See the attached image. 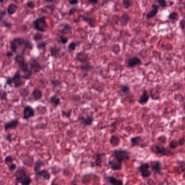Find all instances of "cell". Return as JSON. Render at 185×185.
I'll list each match as a JSON object with an SVG mask.
<instances>
[{"label":"cell","instance_id":"e0dca14e","mask_svg":"<svg viewBox=\"0 0 185 185\" xmlns=\"http://www.w3.org/2000/svg\"><path fill=\"white\" fill-rule=\"evenodd\" d=\"M159 9L160 5H159L155 3L153 4L152 5V9L150 10L146 15V19L147 20H149L155 17L158 14Z\"/></svg>","mask_w":185,"mask_h":185},{"label":"cell","instance_id":"7c38bea8","mask_svg":"<svg viewBox=\"0 0 185 185\" xmlns=\"http://www.w3.org/2000/svg\"><path fill=\"white\" fill-rule=\"evenodd\" d=\"M78 120L83 125L84 127L90 126L92 124L94 121V118L92 115H89L86 117L83 116H79L78 118Z\"/></svg>","mask_w":185,"mask_h":185},{"label":"cell","instance_id":"2e32d148","mask_svg":"<svg viewBox=\"0 0 185 185\" xmlns=\"http://www.w3.org/2000/svg\"><path fill=\"white\" fill-rule=\"evenodd\" d=\"M108 165L109 166L110 168L113 170H119L122 169V164L118 162L116 160L111 159H110L108 161Z\"/></svg>","mask_w":185,"mask_h":185},{"label":"cell","instance_id":"d6986e66","mask_svg":"<svg viewBox=\"0 0 185 185\" xmlns=\"http://www.w3.org/2000/svg\"><path fill=\"white\" fill-rule=\"evenodd\" d=\"M105 155L104 153H97L93 155V158L95 159V161L92 165H91L92 167H99L100 166L103 161V157Z\"/></svg>","mask_w":185,"mask_h":185},{"label":"cell","instance_id":"f35d334b","mask_svg":"<svg viewBox=\"0 0 185 185\" xmlns=\"http://www.w3.org/2000/svg\"><path fill=\"white\" fill-rule=\"evenodd\" d=\"M122 4L123 5L124 8L126 9H128L130 7H131L132 4H133V2L131 1H129V0H124L122 1Z\"/></svg>","mask_w":185,"mask_h":185},{"label":"cell","instance_id":"3957f363","mask_svg":"<svg viewBox=\"0 0 185 185\" xmlns=\"http://www.w3.org/2000/svg\"><path fill=\"white\" fill-rule=\"evenodd\" d=\"M16 185H30L32 182L31 177L28 175L27 170L24 167H20L16 171L15 174Z\"/></svg>","mask_w":185,"mask_h":185},{"label":"cell","instance_id":"4dcf8cb0","mask_svg":"<svg viewBox=\"0 0 185 185\" xmlns=\"http://www.w3.org/2000/svg\"><path fill=\"white\" fill-rule=\"evenodd\" d=\"M60 33L62 34H71L72 33V28L69 24L66 23L62 27Z\"/></svg>","mask_w":185,"mask_h":185},{"label":"cell","instance_id":"f1b7e54d","mask_svg":"<svg viewBox=\"0 0 185 185\" xmlns=\"http://www.w3.org/2000/svg\"><path fill=\"white\" fill-rule=\"evenodd\" d=\"M130 20V17L129 16L128 14L127 13H123L119 19V21L122 26H126L128 25Z\"/></svg>","mask_w":185,"mask_h":185},{"label":"cell","instance_id":"74e56055","mask_svg":"<svg viewBox=\"0 0 185 185\" xmlns=\"http://www.w3.org/2000/svg\"><path fill=\"white\" fill-rule=\"evenodd\" d=\"M19 93L22 97H26L29 95V91L27 88H23L19 91Z\"/></svg>","mask_w":185,"mask_h":185},{"label":"cell","instance_id":"5b68a950","mask_svg":"<svg viewBox=\"0 0 185 185\" xmlns=\"http://www.w3.org/2000/svg\"><path fill=\"white\" fill-rule=\"evenodd\" d=\"M33 28L40 32H46L48 26L46 22V17L45 16H40L33 22Z\"/></svg>","mask_w":185,"mask_h":185},{"label":"cell","instance_id":"cb8c5ba5","mask_svg":"<svg viewBox=\"0 0 185 185\" xmlns=\"http://www.w3.org/2000/svg\"><path fill=\"white\" fill-rule=\"evenodd\" d=\"M50 54H51L52 57L57 58V57L59 56V55H60V53L61 52V48L57 45H54V46H52L50 47Z\"/></svg>","mask_w":185,"mask_h":185},{"label":"cell","instance_id":"9f6ffc18","mask_svg":"<svg viewBox=\"0 0 185 185\" xmlns=\"http://www.w3.org/2000/svg\"><path fill=\"white\" fill-rule=\"evenodd\" d=\"M1 16H0V20L1 21L3 20V18L6 15V11L5 9H1Z\"/></svg>","mask_w":185,"mask_h":185},{"label":"cell","instance_id":"7bdbcfd3","mask_svg":"<svg viewBox=\"0 0 185 185\" xmlns=\"http://www.w3.org/2000/svg\"><path fill=\"white\" fill-rule=\"evenodd\" d=\"M72 109H70V110H68L67 111H65L64 110H62V117H64L66 118H69L72 114Z\"/></svg>","mask_w":185,"mask_h":185},{"label":"cell","instance_id":"f5cc1de1","mask_svg":"<svg viewBox=\"0 0 185 185\" xmlns=\"http://www.w3.org/2000/svg\"><path fill=\"white\" fill-rule=\"evenodd\" d=\"M77 11V7H73L72 8H71L70 10L68 11V14L69 16H71L73 15L76 11Z\"/></svg>","mask_w":185,"mask_h":185},{"label":"cell","instance_id":"9a60e30c","mask_svg":"<svg viewBox=\"0 0 185 185\" xmlns=\"http://www.w3.org/2000/svg\"><path fill=\"white\" fill-rule=\"evenodd\" d=\"M185 143V137H181L178 140L173 139L169 143V147L172 149H175L179 146H182Z\"/></svg>","mask_w":185,"mask_h":185},{"label":"cell","instance_id":"603a6c76","mask_svg":"<svg viewBox=\"0 0 185 185\" xmlns=\"http://www.w3.org/2000/svg\"><path fill=\"white\" fill-rule=\"evenodd\" d=\"M49 102L51 103L54 108H57L61 104V101L60 98L57 95L54 94L50 98Z\"/></svg>","mask_w":185,"mask_h":185},{"label":"cell","instance_id":"816d5d0a","mask_svg":"<svg viewBox=\"0 0 185 185\" xmlns=\"http://www.w3.org/2000/svg\"><path fill=\"white\" fill-rule=\"evenodd\" d=\"M5 84L7 85L10 86H12V85L13 84V80H12L11 77H8L7 78L6 81H5Z\"/></svg>","mask_w":185,"mask_h":185},{"label":"cell","instance_id":"be15d7a7","mask_svg":"<svg viewBox=\"0 0 185 185\" xmlns=\"http://www.w3.org/2000/svg\"><path fill=\"white\" fill-rule=\"evenodd\" d=\"M183 109H184V110L185 111V102L183 104Z\"/></svg>","mask_w":185,"mask_h":185},{"label":"cell","instance_id":"7402d4cb","mask_svg":"<svg viewBox=\"0 0 185 185\" xmlns=\"http://www.w3.org/2000/svg\"><path fill=\"white\" fill-rule=\"evenodd\" d=\"M143 142L141 136H136L130 139V146L131 147H135L141 145Z\"/></svg>","mask_w":185,"mask_h":185},{"label":"cell","instance_id":"d4e9b609","mask_svg":"<svg viewBox=\"0 0 185 185\" xmlns=\"http://www.w3.org/2000/svg\"><path fill=\"white\" fill-rule=\"evenodd\" d=\"M107 179L111 185H123V182L122 180L117 179L113 176H109Z\"/></svg>","mask_w":185,"mask_h":185},{"label":"cell","instance_id":"5bb4252c","mask_svg":"<svg viewBox=\"0 0 185 185\" xmlns=\"http://www.w3.org/2000/svg\"><path fill=\"white\" fill-rule=\"evenodd\" d=\"M150 167L155 174H160L162 171V164L159 161H153L150 162Z\"/></svg>","mask_w":185,"mask_h":185},{"label":"cell","instance_id":"d6a6232c","mask_svg":"<svg viewBox=\"0 0 185 185\" xmlns=\"http://www.w3.org/2000/svg\"><path fill=\"white\" fill-rule=\"evenodd\" d=\"M44 165V162L42 160L40 159L36 160L34 166V171L35 172V174L40 170L41 167L43 166Z\"/></svg>","mask_w":185,"mask_h":185},{"label":"cell","instance_id":"680465c9","mask_svg":"<svg viewBox=\"0 0 185 185\" xmlns=\"http://www.w3.org/2000/svg\"><path fill=\"white\" fill-rule=\"evenodd\" d=\"M68 3L70 5H74L79 3V1H68Z\"/></svg>","mask_w":185,"mask_h":185},{"label":"cell","instance_id":"30bf717a","mask_svg":"<svg viewBox=\"0 0 185 185\" xmlns=\"http://www.w3.org/2000/svg\"><path fill=\"white\" fill-rule=\"evenodd\" d=\"M34 116H35L34 109L30 105L25 106L23 109L22 118L25 120H28L29 119L34 117Z\"/></svg>","mask_w":185,"mask_h":185},{"label":"cell","instance_id":"ac0fdd59","mask_svg":"<svg viewBox=\"0 0 185 185\" xmlns=\"http://www.w3.org/2000/svg\"><path fill=\"white\" fill-rule=\"evenodd\" d=\"M142 64L141 60L137 57H132L129 59L127 62L128 67L129 68H133Z\"/></svg>","mask_w":185,"mask_h":185},{"label":"cell","instance_id":"8d00e7d4","mask_svg":"<svg viewBox=\"0 0 185 185\" xmlns=\"http://www.w3.org/2000/svg\"><path fill=\"white\" fill-rule=\"evenodd\" d=\"M47 44H48V41H40L36 44V48L39 50H44L46 48Z\"/></svg>","mask_w":185,"mask_h":185},{"label":"cell","instance_id":"f546056e","mask_svg":"<svg viewBox=\"0 0 185 185\" xmlns=\"http://www.w3.org/2000/svg\"><path fill=\"white\" fill-rule=\"evenodd\" d=\"M79 68L82 70V71H84L85 72H88L91 70H92L93 67L92 65L91 64L90 62H88L87 63L85 64H81L79 66Z\"/></svg>","mask_w":185,"mask_h":185},{"label":"cell","instance_id":"4fadbf2b","mask_svg":"<svg viewBox=\"0 0 185 185\" xmlns=\"http://www.w3.org/2000/svg\"><path fill=\"white\" fill-rule=\"evenodd\" d=\"M20 123V122L19 119H11L5 123L4 128L5 129V131H7L8 130L15 129L19 126Z\"/></svg>","mask_w":185,"mask_h":185},{"label":"cell","instance_id":"7dc6e473","mask_svg":"<svg viewBox=\"0 0 185 185\" xmlns=\"http://www.w3.org/2000/svg\"><path fill=\"white\" fill-rule=\"evenodd\" d=\"M177 167L181 172H185V161H179Z\"/></svg>","mask_w":185,"mask_h":185},{"label":"cell","instance_id":"91938a15","mask_svg":"<svg viewBox=\"0 0 185 185\" xmlns=\"http://www.w3.org/2000/svg\"><path fill=\"white\" fill-rule=\"evenodd\" d=\"M14 55V53L12 51H7L6 53V56L8 58L13 57Z\"/></svg>","mask_w":185,"mask_h":185},{"label":"cell","instance_id":"e575fe53","mask_svg":"<svg viewBox=\"0 0 185 185\" xmlns=\"http://www.w3.org/2000/svg\"><path fill=\"white\" fill-rule=\"evenodd\" d=\"M130 86H129L128 84H122L121 85V86H120L121 92L123 93V94H125V95L128 94L130 92Z\"/></svg>","mask_w":185,"mask_h":185},{"label":"cell","instance_id":"6f0895ef","mask_svg":"<svg viewBox=\"0 0 185 185\" xmlns=\"http://www.w3.org/2000/svg\"><path fill=\"white\" fill-rule=\"evenodd\" d=\"M158 139L159 141L160 142H164V143H165L166 142L167 138H166V136H159V137Z\"/></svg>","mask_w":185,"mask_h":185},{"label":"cell","instance_id":"7a4b0ae2","mask_svg":"<svg viewBox=\"0 0 185 185\" xmlns=\"http://www.w3.org/2000/svg\"><path fill=\"white\" fill-rule=\"evenodd\" d=\"M21 47L25 50H26L27 49L32 50L34 45L31 41L20 37L14 38L11 41H10V50L11 51L13 52L14 53L17 54L18 51L20 50V47Z\"/></svg>","mask_w":185,"mask_h":185},{"label":"cell","instance_id":"e7e4bbea","mask_svg":"<svg viewBox=\"0 0 185 185\" xmlns=\"http://www.w3.org/2000/svg\"><path fill=\"white\" fill-rule=\"evenodd\" d=\"M51 185H58L57 184H55L54 182H52L51 183Z\"/></svg>","mask_w":185,"mask_h":185},{"label":"cell","instance_id":"b9f144b4","mask_svg":"<svg viewBox=\"0 0 185 185\" xmlns=\"http://www.w3.org/2000/svg\"><path fill=\"white\" fill-rule=\"evenodd\" d=\"M1 26L5 27V28H9V29L11 28V27H12V23L7 21L2 20V21H1Z\"/></svg>","mask_w":185,"mask_h":185},{"label":"cell","instance_id":"ba28073f","mask_svg":"<svg viewBox=\"0 0 185 185\" xmlns=\"http://www.w3.org/2000/svg\"><path fill=\"white\" fill-rule=\"evenodd\" d=\"M29 67L31 71L33 73H37L40 72L42 70V66H41L40 63L38 61V60L35 58H31L30 60L28 62Z\"/></svg>","mask_w":185,"mask_h":185},{"label":"cell","instance_id":"681fc988","mask_svg":"<svg viewBox=\"0 0 185 185\" xmlns=\"http://www.w3.org/2000/svg\"><path fill=\"white\" fill-rule=\"evenodd\" d=\"M59 40H60V41L63 45L66 44L68 42V39L67 37L64 36H59Z\"/></svg>","mask_w":185,"mask_h":185},{"label":"cell","instance_id":"ab89813d","mask_svg":"<svg viewBox=\"0 0 185 185\" xmlns=\"http://www.w3.org/2000/svg\"><path fill=\"white\" fill-rule=\"evenodd\" d=\"M50 82L54 88L60 86L62 84V82L58 79H50Z\"/></svg>","mask_w":185,"mask_h":185},{"label":"cell","instance_id":"bcb514c9","mask_svg":"<svg viewBox=\"0 0 185 185\" xmlns=\"http://www.w3.org/2000/svg\"><path fill=\"white\" fill-rule=\"evenodd\" d=\"M13 160L14 159L13 157L10 155H9V156H7L5 159V162L6 165H10L11 164H12V162H13Z\"/></svg>","mask_w":185,"mask_h":185},{"label":"cell","instance_id":"6da1fadb","mask_svg":"<svg viewBox=\"0 0 185 185\" xmlns=\"http://www.w3.org/2000/svg\"><path fill=\"white\" fill-rule=\"evenodd\" d=\"M14 60L16 63L18 64L21 72L23 73V74H22V78L26 80L31 79L33 73L30 69L29 63L25 61V54H16Z\"/></svg>","mask_w":185,"mask_h":185},{"label":"cell","instance_id":"ffe728a7","mask_svg":"<svg viewBox=\"0 0 185 185\" xmlns=\"http://www.w3.org/2000/svg\"><path fill=\"white\" fill-rule=\"evenodd\" d=\"M150 96L147 90H144L142 94L141 95L139 98V103L141 105H145L149 102Z\"/></svg>","mask_w":185,"mask_h":185},{"label":"cell","instance_id":"03108f58","mask_svg":"<svg viewBox=\"0 0 185 185\" xmlns=\"http://www.w3.org/2000/svg\"><path fill=\"white\" fill-rule=\"evenodd\" d=\"M184 79H185V78H184Z\"/></svg>","mask_w":185,"mask_h":185},{"label":"cell","instance_id":"44dd1931","mask_svg":"<svg viewBox=\"0 0 185 185\" xmlns=\"http://www.w3.org/2000/svg\"><path fill=\"white\" fill-rule=\"evenodd\" d=\"M32 96H33L34 101H38L41 100L43 97V92L40 89L35 88L32 92Z\"/></svg>","mask_w":185,"mask_h":185},{"label":"cell","instance_id":"8fae6325","mask_svg":"<svg viewBox=\"0 0 185 185\" xmlns=\"http://www.w3.org/2000/svg\"><path fill=\"white\" fill-rule=\"evenodd\" d=\"M89 58L88 53L85 51H80L77 53L76 55L74 60L80 62L81 64H85L89 62Z\"/></svg>","mask_w":185,"mask_h":185},{"label":"cell","instance_id":"db71d44e","mask_svg":"<svg viewBox=\"0 0 185 185\" xmlns=\"http://www.w3.org/2000/svg\"><path fill=\"white\" fill-rule=\"evenodd\" d=\"M17 168V166L15 164H11L10 165H8V168L9 170H10V171H13L14 170H15Z\"/></svg>","mask_w":185,"mask_h":185},{"label":"cell","instance_id":"60d3db41","mask_svg":"<svg viewBox=\"0 0 185 185\" xmlns=\"http://www.w3.org/2000/svg\"><path fill=\"white\" fill-rule=\"evenodd\" d=\"M34 40L35 41H41L44 39V36L40 33H36L33 36Z\"/></svg>","mask_w":185,"mask_h":185},{"label":"cell","instance_id":"f907efd6","mask_svg":"<svg viewBox=\"0 0 185 185\" xmlns=\"http://www.w3.org/2000/svg\"><path fill=\"white\" fill-rule=\"evenodd\" d=\"M26 5L28 8H30L32 9H34L36 7L35 3L33 1H28V2H27L26 3Z\"/></svg>","mask_w":185,"mask_h":185},{"label":"cell","instance_id":"836d02e7","mask_svg":"<svg viewBox=\"0 0 185 185\" xmlns=\"http://www.w3.org/2000/svg\"><path fill=\"white\" fill-rule=\"evenodd\" d=\"M168 19L171 21H176L179 19V15L176 11H172L168 16Z\"/></svg>","mask_w":185,"mask_h":185},{"label":"cell","instance_id":"484cf974","mask_svg":"<svg viewBox=\"0 0 185 185\" xmlns=\"http://www.w3.org/2000/svg\"><path fill=\"white\" fill-rule=\"evenodd\" d=\"M81 18L82 19V20L86 22L88 25L91 28H95V19L92 17H90L87 16L82 15L80 16Z\"/></svg>","mask_w":185,"mask_h":185},{"label":"cell","instance_id":"f6af8a7d","mask_svg":"<svg viewBox=\"0 0 185 185\" xmlns=\"http://www.w3.org/2000/svg\"><path fill=\"white\" fill-rule=\"evenodd\" d=\"M156 2L158 3L160 7H161L163 8L168 6L167 5V2L165 0H158V1H156Z\"/></svg>","mask_w":185,"mask_h":185},{"label":"cell","instance_id":"94428289","mask_svg":"<svg viewBox=\"0 0 185 185\" xmlns=\"http://www.w3.org/2000/svg\"><path fill=\"white\" fill-rule=\"evenodd\" d=\"M5 139L8 141H12V137H11V134H8L7 135L5 136Z\"/></svg>","mask_w":185,"mask_h":185},{"label":"cell","instance_id":"4316f807","mask_svg":"<svg viewBox=\"0 0 185 185\" xmlns=\"http://www.w3.org/2000/svg\"><path fill=\"white\" fill-rule=\"evenodd\" d=\"M17 9H18L17 5L15 3H12L8 5L7 9V13L9 15H12L15 13Z\"/></svg>","mask_w":185,"mask_h":185},{"label":"cell","instance_id":"ee69618b","mask_svg":"<svg viewBox=\"0 0 185 185\" xmlns=\"http://www.w3.org/2000/svg\"><path fill=\"white\" fill-rule=\"evenodd\" d=\"M111 51L115 54H118V53L120 51V47L118 45L115 44L112 46Z\"/></svg>","mask_w":185,"mask_h":185},{"label":"cell","instance_id":"277c9868","mask_svg":"<svg viewBox=\"0 0 185 185\" xmlns=\"http://www.w3.org/2000/svg\"><path fill=\"white\" fill-rule=\"evenodd\" d=\"M111 156L114 159L116 160L118 162L122 164L123 162H125L130 159V153L125 149H115L112 152Z\"/></svg>","mask_w":185,"mask_h":185},{"label":"cell","instance_id":"003e7915","mask_svg":"<svg viewBox=\"0 0 185 185\" xmlns=\"http://www.w3.org/2000/svg\"></svg>","mask_w":185,"mask_h":185},{"label":"cell","instance_id":"52a82bcc","mask_svg":"<svg viewBox=\"0 0 185 185\" xmlns=\"http://www.w3.org/2000/svg\"><path fill=\"white\" fill-rule=\"evenodd\" d=\"M150 168L149 164L143 163L138 167V170L141 173V175L143 178H148L151 174V172L149 168Z\"/></svg>","mask_w":185,"mask_h":185},{"label":"cell","instance_id":"8992f818","mask_svg":"<svg viewBox=\"0 0 185 185\" xmlns=\"http://www.w3.org/2000/svg\"><path fill=\"white\" fill-rule=\"evenodd\" d=\"M150 150L155 154L159 156H167L172 155L173 154L170 150L161 144H153L152 146H151Z\"/></svg>","mask_w":185,"mask_h":185},{"label":"cell","instance_id":"11a10c76","mask_svg":"<svg viewBox=\"0 0 185 185\" xmlns=\"http://www.w3.org/2000/svg\"><path fill=\"white\" fill-rule=\"evenodd\" d=\"M179 26L182 29H185V19H182L180 21V23H179Z\"/></svg>","mask_w":185,"mask_h":185},{"label":"cell","instance_id":"83f0119b","mask_svg":"<svg viewBox=\"0 0 185 185\" xmlns=\"http://www.w3.org/2000/svg\"><path fill=\"white\" fill-rule=\"evenodd\" d=\"M36 176H41L44 178L45 180H48L51 178V175L48 170H40L39 172L36 173Z\"/></svg>","mask_w":185,"mask_h":185},{"label":"cell","instance_id":"d590c367","mask_svg":"<svg viewBox=\"0 0 185 185\" xmlns=\"http://www.w3.org/2000/svg\"><path fill=\"white\" fill-rule=\"evenodd\" d=\"M79 44H78L77 42L76 41H72L71 42L67 47L68 50L70 52L74 51L76 50V48L77 47L78 45Z\"/></svg>","mask_w":185,"mask_h":185},{"label":"cell","instance_id":"c3c4849f","mask_svg":"<svg viewBox=\"0 0 185 185\" xmlns=\"http://www.w3.org/2000/svg\"><path fill=\"white\" fill-rule=\"evenodd\" d=\"M1 101H7V93L5 91L1 90Z\"/></svg>","mask_w":185,"mask_h":185},{"label":"cell","instance_id":"9c48e42d","mask_svg":"<svg viewBox=\"0 0 185 185\" xmlns=\"http://www.w3.org/2000/svg\"><path fill=\"white\" fill-rule=\"evenodd\" d=\"M11 77H12V80H13V82L14 88H20L23 85V82L21 80V79L22 78V74H21L20 71L19 70H17L15 73L14 75Z\"/></svg>","mask_w":185,"mask_h":185},{"label":"cell","instance_id":"6125c7cd","mask_svg":"<svg viewBox=\"0 0 185 185\" xmlns=\"http://www.w3.org/2000/svg\"><path fill=\"white\" fill-rule=\"evenodd\" d=\"M88 3H91V4H92V5H97L98 3V1H88Z\"/></svg>","mask_w":185,"mask_h":185},{"label":"cell","instance_id":"1f68e13d","mask_svg":"<svg viewBox=\"0 0 185 185\" xmlns=\"http://www.w3.org/2000/svg\"><path fill=\"white\" fill-rule=\"evenodd\" d=\"M120 143V138L117 135H113L110 139V143L113 147H116Z\"/></svg>","mask_w":185,"mask_h":185}]
</instances>
